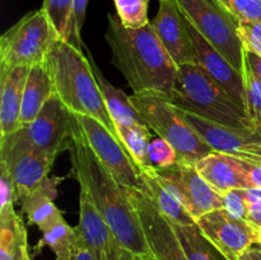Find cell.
<instances>
[{
    "label": "cell",
    "mask_w": 261,
    "mask_h": 260,
    "mask_svg": "<svg viewBox=\"0 0 261 260\" xmlns=\"http://www.w3.org/2000/svg\"><path fill=\"white\" fill-rule=\"evenodd\" d=\"M30 70L28 66H0V138L22 127L23 92Z\"/></svg>",
    "instance_id": "obj_17"
},
{
    "label": "cell",
    "mask_w": 261,
    "mask_h": 260,
    "mask_svg": "<svg viewBox=\"0 0 261 260\" xmlns=\"http://www.w3.org/2000/svg\"><path fill=\"white\" fill-rule=\"evenodd\" d=\"M117 17L126 28L139 30L150 22L148 19L149 0H114Z\"/></svg>",
    "instance_id": "obj_27"
},
{
    "label": "cell",
    "mask_w": 261,
    "mask_h": 260,
    "mask_svg": "<svg viewBox=\"0 0 261 260\" xmlns=\"http://www.w3.org/2000/svg\"><path fill=\"white\" fill-rule=\"evenodd\" d=\"M189 260H228L205 236L198 224H173Z\"/></svg>",
    "instance_id": "obj_25"
},
{
    "label": "cell",
    "mask_w": 261,
    "mask_h": 260,
    "mask_svg": "<svg viewBox=\"0 0 261 260\" xmlns=\"http://www.w3.org/2000/svg\"><path fill=\"white\" fill-rule=\"evenodd\" d=\"M188 24L196 53V64L232 98L245 107L244 74L240 73L190 23L188 22Z\"/></svg>",
    "instance_id": "obj_16"
},
{
    "label": "cell",
    "mask_w": 261,
    "mask_h": 260,
    "mask_svg": "<svg viewBox=\"0 0 261 260\" xmlns=\"http://www.w3.org/2000/svg\"><path fill=\"white\" fill-rule=\"evenodd\" d=\"M246 255L250 257V260H261V247L259 245H254L247 250Z\"/></svg>",
    "instance_id": "obj_40"
},
{
    "label": "cell",
    "mask_w": 261,
    "mask_h": 260,
    "mask_svg": "<svg viewBox=\"0 0 261 260\" xmlns=\"http://www.w3.org/2000/svg\"><path fill=\"white\" fill-rule=\"evenodd\" d=\"M149 161L153 168H167L175 165L178 161V155L175 148L165 140L158 137L152 139L149 145Z\"/></svg>",
    "instance_id": "obj_30"
},
{
    "label": "cell",
    "mask_w": 261,
    "mask_h": 260,
    "mask_svg": "<svg viewBox=\"0 0 261 260\" xmlns=\"http://www.w3.org/2000/svg\"><path fill=\"white\" fill-rule=\"evenodd\" d=\"M125 194L137 211L155 260H189L172 223L158 206L139 189L124 188Z\"/></svg>",
    "instance_id": "obj_11"
},
{
    "label": "cell",
    "mask_w": 261,
    "mask_h": 260,
    "mask_svg": "<svg viewBox=\"0 0 261 260\" xmlns=\"http://www.w3.org/2000/svg\"><path fill=\"white\" fill-rule=\"evenodd\" d=\"M122 145L142 172L153 170L149 161V145L152 142L148 125H115Z\"/></svg>",
    "instance_id": "obj_24"
},
{
    "label": "cell",
    "mask_w": 261,
    "mask_h": 260,
    "mask_svg": "<svg viewBox=\"0 0 261 260\" xmlns=\"http://www.w3.org/2000/svg\"><path fill=\"white\" fill-rule=\"evenodd\" d=\"M245 109L251 121L261 129V81L247 64L244 69Z\"/></svg>",
    "instance_id": "obj_28"
},
{
    "label": "cell",
    "mask_w": 261,
    "mask_h": 260,
    "mask_svg": "<svg viewBox=\"0 0 261 260\" xmlns=\"http://www.w3.org/2000/svg\"><path fill=\"white\" fill-rule=\"evenodd\" d=\"M180 112L213 152L261 162V129L228 126L203 119L193 112L184 110Z\"/></svg>",
    "instance_id": "obj_10"
},
{
    "label": "cell",
    "mask_w": 261,
    "mask_h": 260,
    "mask_svg": "<svg viewBox=\"0 0 261 260\" xmlns=\"http://www.w3.org/2000/svg\"><path fill=\"white\" fill-rule=\"evenodd\" d=\"M70 260H97L92 250L89 249L88 245L84 241L81 231L78 227H75V233H74L73 246H71Z\"/></svg>",
    "instance_id": "obj_36"
},
{
    "label": "cell",
    "mask_w": 261,
    "mask_h": 260,
    "mask_svg": "<svg viewBox=\"0 0 261 260\" xmlns=\"http://www.w3.org/2000/svg\"><path fill=\"white\" fill-rule=\"evenodd\" d=\"M25 260H32V257H31V255H30V256H28L27 259H25Z\"/></svg>",
    "instance_id": "obj_43"
},
{
    "label": "cell",
    "mask_w": 261,
    "mask_h": 260,
    "mask_svg": "<svg viewBox=\"0 0 261 260\" xmlns=\"http://www.w3.org/2000/svg\"><path fill=\"white\" fill-rule=\"evenodd\" d=\"M239 20L261 23V0H217Z\"/></svg>",
    "instance_id": "obj_31"
},
{
    "label": "cell",
    "mask_w": 261,
    "mask_h": 260,
    "mask_svg": "<svg viewBox=\"0 0 261 260\" xmlns=\"http://www.w3.org/2000/svg\"><path fill=\"white\" fill-rule=\"evenodd\" d=\"M107 19L105 40L111 50V61L133 92H155L170 98L177 65L161 43L150 22L139 30H132L122 24L117 14H109Z\"/></svg>",
    "instance_id": "obj_2"
},
{
    "label": "cell",
    "mask_w": 261,
    "mask_h": 260,
    "mask_svg": "<svg viewBox=\"0 0 261 260\" xmlns=\"http://www.w3.org/2000/svg\"><path fill=\"white\" fill-rule=\"evenodd\" d=\"M60 181L61 177L48 176L37 189L19 200L20 212L27 216L28 224H35L41 232L64 218L61 211L54 203Z\"/></svg>",
    "instance_id": "obj_20"
},
{
    "label": "cell",
    "mask_w": 261,
    "mask_h": 260,
    "mask_svg": "<svg viewBox=\"0 0 261 260\" xmlns=\"http://www.w3.org/2000/svg\"><path fill=\"white\" fill-rule=\"evenodd\" d=\"M188 22L244 74L245 48L239 35L240 20L217 0H175Z\"/></svg>",
    "instance_id": "obj_6"
},
{
    "label": "cell",
    "mask_w": 261,
    "mask_h": 260,
    "mask_svg": "<svg viewBox=\"0 0 261 260\" xmlns=\"http://www.w3.org/2000/svg\"><path fill=\"white\" fill-rule=\"evenodd\" d=\"M130 98L148 126L175 148L178 161L195 165L204 157L214 153L186 122L180 110L167 96L155 92H144L134 93Z\"/></svg>",
    "instance_id": "obj_5"
},
{
    "label": "cell",
    "mask_w": 261,
    "mask_h": 260,
    "mask_svg": "<svg viewBox=\"0 0 261 260\" xmlns=\"http://www.w3.org/2000/svg\"><path fill=\"white\" fill-rule=\"evenodd\" d=\"M27 229L14 205L0 209V260H25L30 256Z\"/></svg>",
    "instance_id": "obj_23"
},
{
    "label": "cell",
    "mask_w": 261,
    "mask_h": 260,
    "mask_svg": "<svg viewBox=\"0 0 261 260\" xmlns=\"http://www.w3.org/2000/svg\"><path fill=\"white\" fill-rule=\"evenodd\" d=\"M239 35L244 48L261 56V23L254 20H240Z\"/></svg>",
    "instance_id": "obj_33"
},
{
    "label": "cell",
    "mask_w": 261,
    "mask_h": 260,
    "mask_svg": "<svg viewBox=\"0 0 261 260\" xmlns=\"http://www.w3.org/2000/svg\"><path fill=\"white\" fill-rule=\"evenodd\" d=\"M74 120L73 112L69 111L55 93L35 121L22 126L17 133L30 147L58 157L70 149Z\"/></svg>",
    "instance_id": "obj_8"
},
{
    "label": "cell",
    "mask_w": 261,
    "mask_h": 260,
    "mask_svg": "<svg viewBox=\"0 0 261 260\" xmlns=\"http://www.w3.org/2000/svg\"><path fill=\"white\" fill-rule=\"evenodd\" d=\"M170 101L177 109L218 124L259 129L251 121L246 109L222 89L198 64L177 66Z\"/></svg>",
    "instance_id": "obj_4"
},
{
    "label": "cell",
    "mask_w": 261,
    "mask_h": 260,
    "mask_svg": "<svg viewBox=\"0 0 261 260\" xmlns=\"http://www.w3.org/2000/svg\"><path fill=\"white\" fill-rule=\"evenodd\" d=\"M58 40L60 36L42 8L27 13L0 37V66L42 64Z\"/></svg>",
    "instance_id": "obj_7"
},
{
    "label": "cell",
    "mask_w": 261,
    "mask_h": 260,
    "mask_svg": "<svg viewBox=\"0 0 261 260\" xmlns=\"http://www.w3.org/2000/svg\"><path fill=\"white\" fill-rule=\"evenodd\" d=\"M74 115L83 130L89 147L98 157V160L103 163L105 167L119 181L120 185L124 188L140 190L142 188L140 170L119 138L115 137L102 122L94 117L78 114Z\"/></svg>",
    "instance_id": "obj_9"
},
{
    "label": "cell",
    "mask_w": 261,
    "mask_h": 260,
    "mask_svg": "<svg viewBox=\"0 0 261 260\" xmlns=\"http://www.w3.org/2000/svg\"><path fill=\"white\" fill-rule=\"evenodd\" d=\"M43 64L54 82L55 93L69 111L94 117L119 138L114 120L107 111L99 91L91 61L83 55L82 50L60 38L47 54Z\"/></svg>",
    "instance_id": "obj_3"
},
{
    "label": "cell",
    "mask_w": 261,
    "mask_h": 260,
    "mask_svg": "<svg viewBox=\"0 0 261 260\" xmlns=\"http://www.w3.org/2000/svg\"><path fill=\"white\" fill-rule=\"evenodd\" d=\"M69 153L74 176L79 185L87 189L119 244L135 260H155L139 216L127 199L124 186L120 185L94 154L76 117L74 120L73 140Z\"/></svg>",
    "instance_id": "obj_1"
},
{
    "label": "cell",
    "mask_w": 261,
    "mask_h": 260,
    "mask_svg": "<svg viewBox=\"0 0 261 260\" xmlns=\"http://www.w3.org/2000/svg\"><path fill=\"white\" fill-rule=\"evenodd\" d=\"M245 196H246L247 203L261 204V189H245Z\"/></svg>",
    "instance_id": "obj_39"
},
{
    "label": "cell",
    "mask_w": 261,
    "mask_h": 260,
    "mask_svg": "<svg viewBox=\"0 0 261 260\" xmlns=\"http://www.w3.org/2000/svg\"><path fill=\"white\" fill-rule=\"evenodd\" d=\"M245 59H246V64L251 68L255 75L261 81V56L257 54L252 53V51L245 50Z\"/></svg>",
    "instance_id": "obj_38"
},
{
    "label": "cell",
    "mask_w": 261,
    "mask_h": 260,
    "mask_svg": "<svg viewBox=\"0 0 261 260\" xmlns=\"http://www.w3.org/2000/svg\"><path fill=\"white\" fill-rule=\"evenodd\" d=\"M55 94V87L45 64L31 68L23 92L20 124L22 126L35 121L48 99Z\"/></svg>",
    "instance_id": "obj_21"
},
{
    "label": "cell",
    "mask_w": 261,
    "mask_h": 260,
    "mask_svg": "<svg viewBox=\"0 0 261 260\" xmlns=\"http://www.w3.org/2000/svg\"><path fill=\"white\" fill-rule=\"evenodd\" d=\"M222 196H223L224 209L231 216L247 221L249 203H247L246 196H245V189H233V190L223 193Z\"/></svg>",
    "instance_id": "obj_34"
},
{
    "label": "cell",
    "mask_w": 261,
    "mask_h": 260,
    "mask_svg": "<svg viewBox=\"0 0 261 260\" xmlns=\"http://www.w3.org/2000/svg\"><path fill=\"white\" fill-rule=\"evenodd\" d=\"M42 9L58 31L61 40H68L73 15V0H43Z\"/></svg>",
    "instance_id": "obj_29"
},
{
    "label": "cell",
    "mask_w": 261,
    "mask_h": 260,
    "mask_svg": "<svg viewBox=\"0 0 261 260\" xmlns=\"http://www.w3.org/2000/svg\"><path fill=\"white\" fill-rule=\"evenodd\" d=\"M74 233L75 227L69 226L65 219L61 218L47 229L42 231V237L35 246L36 254L47 246L54 251L56 260H70Z\"/></svg>",
    "instance_id": "obj_26"
},
{
    "label": "cell",
    "mask_w": 261,
    "mask_h": 260,
    "mask_svg": "<svg viewBox=\"0 0 261 260\" xmlns=\"http://www.w3.org/2000/svg\"><path fill=\"white\" fill-rule=\"evenodd\" d=\"M89 0H73V15H71L70 30H69L66 42L71 43L76 48L82 50V28L86 20L87 7Z\"/></svg>",
    "instance_id": "obj_32"
},
{
    "label": "cell",
    "mask_w": 261,
    "mask_h": 260,
    "mask_svg": "<svg viewBox=\"0 0 261 260\" xmlns=\"http://www.w3.org/2000/svg\"><path fill=\"white\" fill-rule=\"evenodd\" d=\"M19 203L17 186L4 163L0 162V209Z\"/></svg>",
    "instance_id": "obj_35"
},
{
    "label": "cell",
    "mask_w": 261,
    "mask_h": 260,
    "mask_svg": "<svg viewBox=\"0 0 261 260\" xmlns=\"http://www.w3.org/2000/svg\"><path fill=\"white\" fill-rule=\"evenodd\" d=\"M157 172L175 186L186 211L195 222L209 212L224 208L222 194L201 177L194 163L177 161L171 167L161 168Z\"/></svg>",
    "instance_id": "obj_13"
},
{
    "label": "cell",
    "mask_w": 261,
    "mask_h": 260,
    "mask_svg": "<svg viewBox=\"0 0 261 260\" xmlns=\"http://www.w3.org/2000/svg\"><path fill=\"white\" fill-rule=\"evenodd\" d=\"M140 190L158 206L161 212L173 224H195V219L186 211L175 186L153 168L149 172H142Z\"/></svg>",
    "instance_id": "obj_19"
},
{
    "label": "cell",
    "mask_w": 261,
    "mask_h": 260,
    "mask_svg": "<svg viewBox=\"0 0 261 260\" xmlns=\"http://www.w3.org/2000/svg\"><path fill=\"white\" fill-rule=\"evenodd\" d=\"M89 61H91L92 69L96 75L97 83H98L99 91H101L102 97H103L105 105L107 107L110 116L114 120L115 125H147L140 114L138 112L137 107L132 102L130 96H127L122 89L116 88L112 86L106 76L102 74L97 64L94 63L93 58L91 56V53L88 54Z\"/></svg>",
    "instance_id": "obj_22"
},
{
    "label": "cell",
    "mask_w": 261,
    "mask_h": 260,
    "mask_svg": "<svg viewBox=\"0 0 261 260\" xmlns=\"http://www.w3.org/2000/svg\"><path fill=\"white\" fill-rule=\"evenodd\" d=\"M76 227L97 260H135L119 244L84 186H81L79 193V223Z\"/></svg>",
    "instance_id": "obj_14"
},
{
    "label": "cell",
    "mask_w": 261,
    "mask_h": 260,
    "mask_svg": "<svg viewBox=\"0 0 261 260\" xmlns=\"http://www.w3.org/2000/svg\"><path fill=\"white\" fill-rule=\"evenodd\" d=\"M259 229V228H257ZM256 245H259L261 247V229H259V233H257V241H256Z\"/></svg>",
    "instance_id": "obj_41"
},
{
    "label": "cell",
    "mask_w": 261,
    "mask_h": 260,
    "mask_svg": "<svg viewBox=\"0 0 261 260\" xmlns=\"http://www.w3.org/2000/svg\"><path fill=\"white\" fill-rule=\"evenodd\" d=\"M196 224L228 260H240L256 245L259 229L249 221L231 216L224 208L204 214L196 219Z\"/></svg>",
    "instance_id": "obj_12"
},
{
    "label": "cell",
    "mask_w": 261,
    "mask_h": 260,
    "mask_svg": "<svg viewBox=\"0 0 261 260\" xmlns=\"http://www.w3.org/2000/svg\"><path fill=\"white\" fill-rule=\"evenodd\" d=\"M201 177L218 193L233 189H249L241 158L223 153H212L195 163Z\"/></svg>",
    "instance_id": "obj_18"
},
{
    "label": "cell",
    "mask_w": 261,
    "mask_h": 260,
    "mask_svg": "<svg viewBox=\"0 0 261 260\" xmlns=\"http://www.w3.org/2000/svg\"><path fill=\"white\" fill-rule=\"evenodd\" d=\"M240 260H250V257H249V256H247V255H246V254H245V255H244V256H242V257H241V259H240Z\"/></svg>",
    "instance_id": "obj_42"
},
{
    "label": "cell",
    "mask_w": 261,
    "mask_h": 260,
    "mask_svg": "<svg viewBox=\"0 0 261 260\" xmlns=\"http://www.w3.org/2000/svg\"><path fill=\"white\" fill-rule=\"evenodd\" d=\"M241 162L242 166H244L247 183H249V189H261V162H255V161L251 160H244V158H241Z\"/></svg>",
    "instance_id": "obj_37"
},
{
    "label": "cell",
    "mask_w": 261,
    "mask_h": 260,
    "mask_svg": "<svg viewBox=\"0 0 261 260\" xmlns=\"http://www.w3.org/2000/svg\"><path fill=\"white\" fill-rule=\"evenodd\" d=\"M150 24L176 65L196 64V53L188 20L175 0H160L158 13Z\"/></svg>",
    "instance_id": "obj_15"
}]
</instances>
